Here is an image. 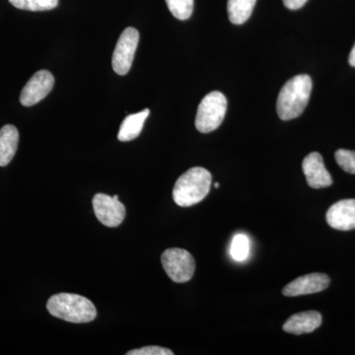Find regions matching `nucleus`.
<instances>
[{
	"label": "nucleus",
	"mask_w": 355,
	"mask_h": 355,
	"mask_svg": "<svg viewBox=\"0 0 355 355\" xmlns=\"http://www.w3.org/2000/svg\"><path fill=\"white\" fill-rule=\"evenodd\" d=\"M150 114V110L144 109L139 113L130 114L121 123L118 139L120 141L127 142L137 139L142 132L144 123Z\"/></svg>",
	"instance_id": "obj_14"
},
{
	"label": "nucleus",
	"mask_w": 355,
	"mask_h": 355,
	"mask_svg": "<svg viewBox=\"0 0 355 355\" xmlns=\"http://www.w3.org/2000/svg\"><path fill=\"white\" fill-rule=\"evenodd\" d=\"M322 324V315L317 311H306L292 315L284 324V331L292 335H304L317 330Z\"/></svg>",
	"instance_id": "obj_12"
},
{
	"label": "nucleus",
	"mask_w": 355,
	"mask_h": 355,
	"mask_svg": "<svg viewBox=\"0 0 355 355\" xmlns=\"http://www.w3.org/2000/svg\"><path fill=\"white\" fill-rule=\"evenodd\" d=\"M227 100L219 91L205 96L200 102L196 116V128L198 132L209 133L217 130L225 118Z\"/></svg>",
	"instance_id": "obj_4"
},
{
	"label": "nucleus",
	"mask_w": 355,
	"mask_h": 355,
	"mask_svg": "<svg viewBox=\"0 0 355 355\" xmlns=\"http://www.w3.org/2000/svg\"><path fill=\"white\" fill-rule=\"evenodd\" d=\"M128 355H173L174 352L171 350L165 349V347H156V345H150V347H144L139 349H133L128 352Z\"/></svg>",
	"instance_id": "obj_20"
},
{
	"label": "nucleus",
	"mask_w": 355,
	"mask_h": 355,
	"mask_svg": "<svg viewBox=\"0 0 355 355\" xmlns=\"http://www.w3.org/2000/svg\"><path fill=\"white\" fill-rule=\"evenodd\" d=\"M93 209L98 220L107 227H116L125 217V207L119 202V196L97 193L93 198Z\"/></svg>",
	"instance_id": "obj_7"
},
{
	"label": "nucleus",
	"mask_w": 355,
	"mask_h": 355,
	"mask_svg": "<svg viewBox=\"0 0 355 355\" xmlns=\"http://www.w3.org/2000/svg\"><path fill=\"white\" fill-rule=\"evenodd\" d=\"M302 169L311 188H328L333 184L331 174L324 167L323 157L320 153L308 154L303 160Z\"/></svg>",
	"instance_id": "obj_10"
},
{
	"label": "nucleus",
	"mask_w": 355,
	"mask_h": 355,
	"mask_svg": "<svg viewBox=\"0 0 355 355\" xmlns=\"http://www.w3.org/2000/svg\"><path fill=\"white\" fill-rule=\"evenodd\" d=\"M55 85V77L48 70H40L30 78L20 94L23 106L32 107L46 97Z\"/></svg>",
	"instance_id": "obj_8"
},
{
	"label": "nucleus",
	"mask_w": 355,
	"mask_h": 355,
	"mask_svg": "<svg viewBox=\"0 0 355 355\" xmlns=\"http://www.w3.org/2000/svg\"><path fill=\"white\" fill-rule=\"evenodd\" d=\"M19 142V132L12 125H6L0 130V166L6 167L11 162Z\"/></svg>",
	"instance_id": "obj_13"
},
{
	"label": "nucleus",
	"mask_w": 355,
	"mask_h": 355,
	"mask_svg": "<svg viewBox=\"0 0 355 355\" xmlns=\"http://www.w3.org/2000/svg\"><path fill=\"white\" fill-rule=\"evenodd\" d=\"M312 79L307 74H300L289 79L280 90L277 111L282 121H291L302 114L309 102Z\"/></svg>",
	"instance_id": "obj_1"
},
{
	"label": "nucleus",
	"mask_w": 355,
	"mask_h": 355,
	"mask_svg": "<svg viewBox=\"0 0 355 355\" xmlns=\"http://www.w3.org/2000/svg\"><path fill=\"white\" fill-rule=\"evenodd\" d=\"M139 42V33L135 28L128 27L121 33L112 58L114 71L119 76H125L132 69Z\"/></svg>",
	"instance_id": "obj_6"
},
{
	"label": "nucleus",
	"mask_w": 355,
	"mask_h": 355,
	"mask_svg": "<svg viewBox=\"0 0 355 355\" xmlns=\"http://www.w3.org/2000/svg\"><path fill=\"white\" fill-rule=\"evenodd\" d=\"M250 251V242L246 235H236L231 243L230 254L236 261L246 260Z\"/></svg>",
	"instance_id": "obj_18"
},
{
	"label": "nucleus",
	"mask_w": 355,
	"mask_h": 355,
	"mask_svg": "<svg viewBox=\"0 0 355 355\" xmlns=\"http://www.w3.org/2000/svg\"><path fill=\"white\" fill-rule=\"evenodd\" d=\"M330 282V277L324 273H310L292 280L291 284H287L282 289V294L287 297H296V296L318 293L328 288Z\"/></svg>",
	"instance_id": "obj_9"
},
{
	"label": "nucleus",
	"mask_w": 355,
	"mask_h": 355,
	"mask_svg": "<svg viewBox=\"0 0 355 355\" xmlns=\"http://www.w3.org/2000/svg\"><path fill=\"white\" fill-rule=\"evenodd\" d=\"M46 309L53 317L70 323H89L97 316L94 304L78 294H55L49 299Z\"/></svg>",
	"instance_id": "obj_2"
},
{
	"label": "nucleus",
	"mask_w": 355,
	"mask_h": 355,
	"mask_svg": "<svg viewBox=\"0 0 355 355\" xmlns=\"http://www.w3.org/2000/svg\"><path fill=\"white\" fill-rule=\"evenodd\" d=\"M331 228L340 231L355 229V200H343L331 205L326 214Z\"/></svg>",
	"instance_id": "obj_11"
},
{
	"label": "nucleus",
	"mask_w": 355,
	"mask_h": 355,
	"mask_svg": "<svg viewBox=\"0 0 355 355\" xmlns=\"http://www.w3.org/2000/svg\"><path fill=\"white\" fill-rule=\"evenodd\" d=\"M214 188L218 189L219 188V184L218 183L214 184Z\"/></svg>",
	"instance_id": "obj_23"
},
{
	"label": "nucleus",
	"mask_w": 355,
	"mask_h": 355,
	"mask_svg": "<svg viewBox=\"0 0 355 355\" xmlns=\"http://www.w3.org/2000/svg\"><path fill=\"white\" fill-rule=\"evenodd\" d=\"M335 157L343 171L355 175V151L340 149L336 151Z\"/></svg>",
	"instance_id": "obj_19"
},
{
	"label": "nucleus",
	"mask_w": 355,
	"mask_h": 355,
	"mask_svg": "<svg viewBox=\"0 0 355 355\" xmlns=\"http://www.w3.org/2000/svg\"><path fill=\"white\" fill-rule=\"evenodd\" d=\"M14 7L28 11H48L55 8L58 0H8Z\"/></svg>",
	"instance_id": "obj_16"
},
{
	"label": "nucleus",
	"mask_w": 355,
	"mask_h": 355,
	"mask_svg": "<svg viewBox=\"0 0 355 355\" xmlns=\"http://www.w3.org/2000/svg\"><path fill=\"white\" fill-rule=\"evenodd\" d=\"M349 62L352 67H355V44L354 48H352V51H350Z\"/></svg>",
	"instance_id": "obj_22"
},
{
	"label": "nucleus",
	"mask_w": 355,
	"mask_h": 355,
	"mask_svg": "<svg viewBox=\"0 0 355 355\" xmlns=\"http://www.w3.org/2000/svg\"><path fill=\"white\" fill-rule=\"evenodd\" d=\"M161 261L168 277L177 284L189 282L193 277L195 259L186 250L180 248L167 249L162 254Z\"/></svg>",
	"instance_id": "obj_5"
},
{
	"label": "nucleus",
	"mask_w": 355,
	"mask_h": 355,
	"mask_svg": "<svg viewBox=\"0 0 355 355\" xmlns=\"http://www.w3.org/2000/svg\"><path fill=\"white\" fill-rule=\"evenodd\" d=\"M282 1L286 8L291 10H298L307 3L308 0H282Z\"/></svg>",
	"instance_id": "obj_21"
},
{
	"label": "nucleus",
	"mask_w": 355,
	"mask_h": 355,
	"mask_svg": "<svg viewBox=\"0 0 355 355\" xmlns=\"http://www.w3.org/2000/svg\"><path fill=\"white\" fill-rule=\"evenodd\" d=\"M256 2L257 0H228L229 19L235 25L246 22L253 13Z\"/></svg>",
	"instance_id": "obj_15"
},
{
	"label": "nucleus",
	"mask_w": 355,
	"mask_h": 355,
	"mask_svg": "<svg viewBox=\"0 0 355 355\" xmlns=\"http://www.w3.org/2000/svg\"><path fill=\"white\" fill-rule=\"evenodd\" d=\"M212 176L202 167L191 168L177 180L173 189V200L182 207H190L209 195Z\"/></svg>",
	"instance_id": "obj_3"
},
{
	"label": "nucleus",
	"mask_w": 355,
	"mask_h": 355,
	"mask_svg": "<svg viewBox=\"0 0 355 355\" xmlns=\"http://www.w3.org/2000/svg\"><path fill=\"white\" fill-rule=\"evenodd\" d=\"M170 12L179 20H188L193 11V0H165Z\"/></svg>",
	"instance_id": "obj_17"
}]
</instances>
